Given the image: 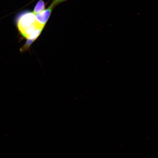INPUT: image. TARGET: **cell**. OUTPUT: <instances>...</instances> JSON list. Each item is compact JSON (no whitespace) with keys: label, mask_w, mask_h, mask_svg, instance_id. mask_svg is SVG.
Returning <instances> with one entry per match:
<instances>
[{"label":"cell","mask_w":158,"mask_h":158,"mask_svg":"<svg viewBox=\"0 0 158 158\" xmlns=\"http://www.w3.org/2000/svg\"><path fill=\"white\" fill-rule=\"evenodd\" d=\"M67 1V0H53L50 5L54 8L60 3Z\"/></svg>","instance_id":"cell-4"},{"label":"cell","mask_w":158,"mask_h":158,"mask_svg":"<svg viewBox=\"0 0 158 158\" xmlns=\"http://www.w3.org/2000/svg\"><path fill=\"white\" fill-rule=\"evenodd\" d=\"M54 8L51 5L40 13L35 15V21L38 24L44 27L48 21Z\"/></svg>","instance_id":"cell-2"},{"label":"cell","mask_w":158,"mask_h":158,"mask_svg":"<svg viewBox=\"0 0 158 158\" xmlns=\"http://www.w3.org/2000/svg\"><path fill=\"white\" fill-rule=\"evenodd\" d=\"M45 9V3L43 0H39L34 8L33 12L35 15L40 13Z\"/></svg>","instance_id":"cell-3"},{"label":"cell","mask_w":158,"mask_h":158,"mask_svg":"<svg viewBox=\"0 0 158 158\" xmlns=\"http://www.w3.org/2000/svg\"><path fill=\"white\" fill-rule=\"evenodd\" d=\"M17 24L21 34L27 39L37 29L44 27L36 23L35 14L33 12L21 14L18 17Z\"/></svg>","instance_id":"cell-1"}]
</instances>
